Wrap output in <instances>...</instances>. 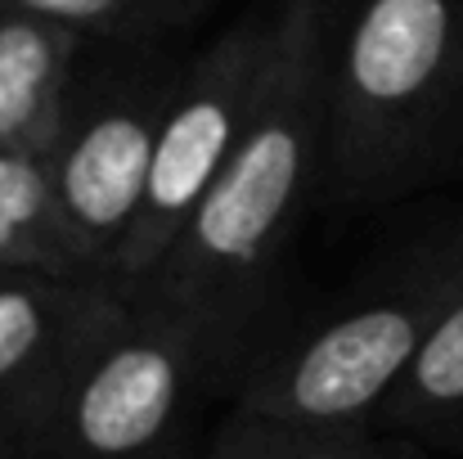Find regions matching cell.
Masks as SVG:
<instances>
[{
	"mask_svg": "<svg viewBox=\"0 0 463 459\" xmlns=\"http://www.w3.org/2000/svg\"><path fill=\"white\" fill-rule=\"evenodd\" d=\"M86 45H175L221 0H14Z\"/></svg>",
	"mask_w": 463,
	"mask_h": 459,
	"instance_id": "8fae6325",
	"label": "cell"
},
{
	"mask_svg": "<svg viewBox=\"0 0 463 459\" xmlns=\"http://www.w3.org/2000/svg\"><path fill=\"white\" fill-rule=\"evenodd\" d=\"M342 0H279L257 113L175 244L127 293L162 311L198 351L212 401H230L266 342L279 266L319 212L328 54Z\"/></svg>",
	"mask_w": 463,
	"mask_h": 459,
	"instance_id": "6da1fadb",
	"label": "cell"
},
{
	"mask_svg": "<svg viewBox=\"0 0 463 459\" xmlns=\"http://www.w3.org/2000/svg\"><path fill=\"white\" fill-rule=\"evenodd\" d=\"M127 293L95 275H0V442L41 459L72 383L122 320Z\"/></svg>",
	"mask_w": 463,
	"mask_h": 459,
	"instance_id": "52a82bcc",
	"label": "cell"
},
{
	"mask_svg": "<svg viewBox=\"0 0 463 459\" xmlns=\"http://www.w3.org/2000/svg\"><path fill=\"white\" fill-rule=\"evenodd\" d=\"M0 459H23V455H18L14 446H5V442H0Z\"/></svg>",
	"mask_w": 463,
	"mask_h": 459,
	"instance_id": "4fadbf2b",
	"label": "cell"
},
{
	"mask_svg": "<svg viewBox=\"0 0 463 459\" xmlns=\"http://www.w3.org/2000/svg\"><path fill=\"white\" fill-rule=\"evenodd\" d=\"M288 459H432L428 451L396 442V437H369L355 446H337V451H315V455H288Z\"/></svg>",
	"mask_w": 463,
	"mask_h": 459,
	"instance_id": "7c38bea8",
	"label": "cell"
},
{
	"mask_svg": "<svg viewBox=\"0 0 463 459\" xmlns=\"http://www.w3.org/2000/svg\"><path fill=\"white\" fill-rule=\"evenodd\" d=\"M275 27H279V0H252L198 54H189L184 81L175 91V104L157 140L140 221L118 266L122 293H131L166 257V248L175 244V234L184 230L212 180L225 171L230 153L239 149L261 100Z\"/></svg>",
	"mask_w": 463,
	"mask_h": 459,
	"instance_id": "5b68a950",
	"label": "cell"
},
{
	"mask_svg": "<svg viewBox=\"0 0 463 459\" xmlns=\"http://www.w3.org/2000/svg\"><path fill=\"white\" fill-rule=\"evenodd\" d=\"M184 68L189 54L175 45H86L59 145L45 158L68 239L113 284Z\"/></svg>",
	"mask_w": 463,
	"mask_h": 459,
	"instance_id": "277c9868",
	"label": "cell"
},
{
	"mask_svg": "<svg viewBox=\"0 0 463 459\" xmlns=\"http://www.w3.org/2000/svg\"><path fill=\"white\" fill-rule=\"evenodd\" d=\"M212 401L194 342L145 302L86 360L41 459H207L198 406Z\"/></svg>",
	"mask_w": 463,
	"mask_h": 459,
	"instance_id": "8992f818",
	"label": "cell"
},
{
	"mask_svg": "<svg viewBox=\"0 0 463 459\" xmlns=\"http://www.w3.org/2000/svg\"><path fill=\"white\" fill-rule=\"evenodd\" d=\"M463 298V203L428 212L315 320L275 333L207 459H288L373 437V419Z\"/></svg>",
	"mask_w": 463,
	"mask_h": 459,
	"instance_id": "7a4b0ae2",
	"label": "cell"
},
{
	"mask_svg": "<svg viewBox=\"0 0 463 459\" xmlns=\"http://www.w3.org/2000/svg\"><path fill=\"white\" fill-rule=\"evenodd\" d=\"M450 185H463V0H342L319 212H383Z\"/></svg>",
	"mask_w": 463,
	"mask_h": 459,
	"instance_id": "3957f363",
	"label": "cell"
},
{
	"mask_svg": "<svg viewBox=\"0 0 463 459\" xmlns=\"http://www.w3.org/2000/svg\"><path fill=\"white\" fill-rule=\"evenodd\" d=\"M5 271L95 275L63 230L45 158L0 153V275Z\"/></svg>",
	"mask_w": 463,
	"mask_h": 459,
	"instance_id": "30bf717a",
	"label": "cell"
},
{
	"mask_svg": "<svg viewBox=\"0 0 463 459\" xmlns=\"http://www.w3.org/2000/svg\"><path fill=\"white\" fill-rule=\"evenodd\" d=\"M373 437H396L428 455L463 459V298L432 329V338L378 410Z\"/></svg>",
	"mask_w": 463,
	"mask_h": 459,
	"instance_id": "9c48e42d",
	"label": "cell"
},
{
	"mask_svg": "<svg viewBox=\"0 0 463 459\" xmlns=\"http://www.w3.org/2000/svg\"><path fill=\"white\" fill-rule=\"evenodd\" d=\"M81 54V36L14 0H0V153H54Z\"/></svg>",
	"mask_w": 463,
	"mask_h": 459,
	"instance_id": "ba28073f",
	"label": "cell"
}]
</instances>
